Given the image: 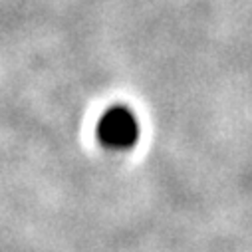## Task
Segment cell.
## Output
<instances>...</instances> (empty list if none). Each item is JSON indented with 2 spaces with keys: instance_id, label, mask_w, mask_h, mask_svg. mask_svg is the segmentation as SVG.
Instances as JSON below:
<instances>
[{
  "instance_id": "obj_1",
  "label": "cell",
  "mask_w": 252,
  "mask_h": 252,
  "mask_svg": "<svg viewBox=\"0 0 252 252\" xmlns=\"http://www.w3.org/2000/svg\"><path fill=\"white\" fill-rule=\"evenodd\" d=\"M99 141L115 151L131 149L139 139V123L129 107L115 105L109 107L97 123Z\"/></svg>"
}]
</instances>
